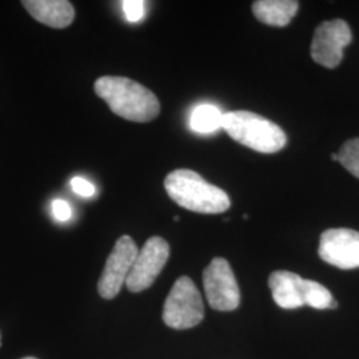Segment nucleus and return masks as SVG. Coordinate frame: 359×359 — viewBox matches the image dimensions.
Here are the masks:
<instances>
[{"mask_svg":"<svg viewBox=\"0 0 359 359\" xmlns=\"http://www.w3.org/2000/svg\"><path fill=\"white\" fill-rule=\"evenodd\" d=\"M95 92L115 115L129 121L147 123L160 114V103L154 92L128 77H99Z\"/></svg>","mask_w":359,"mask_h":359,"instance_id":"f257e3e1","label":"nucleus"},{"mask_svg":"<svg viewBox=\"0 0 359 359\" xmlns=\"http://www.w3.org/2000/svg\"><path fill=\"white\" fill-rule=\"evenodd\" d=\"M168 196L181 208L196 213L218 215L229 209L228 194L216 185L209 184L197 172L176 169L164 181Z\"/></svg>","mask_w":359,"mask_h":359,"instance_id":"f03ea898","label":"nucleus"},{"mask_svg":"<svg viewBox=\"0 0 359 359\" xmlns=\"http://www.w3.org/2000/svg\"><path fill=\"white\" fill-rule=\"evenodd\" d=\"M222 129L233 140L259 154H276L286 145V135L276 123L249 111L224 114Z\"/></svg>","mask_w":359,"mask_h":359,"instance_id":"7ed1b4c3","label":"nucleus"},{"mask_svg":"<svg viewBox=\"0 0 359 359\" xmlns=\"http://www.w3.org/2000/svg\"><path fill=\"white\" fill-rule=\"evenodd\" d=\"M204 302L197 286L189 277H180L164 304L165 325L176 330L192 329L204 320Z\"/></svg>","mask_w":359,"mask_h":359,"instance_id":"20e7f679","label":"nucleus"},{"mask_svg":"<svg viewBox=\"0 0 359 359\" xmlns=\"http://www.w3.org/2000/svg\"><path fill=\"white\" fill-rule=\"evenodd\" d=\"M206 299L210 308L231 311L240 305V289L234 273L225 258H213L203 273Z\"/></svg>","mask_w":359,"mask_h":359,"instance_id":"39448f33","label":"nucleus"},{"mask_svg":"<svg viewBox=\"0 0 359 359\" xmlns=\"http://www.w3.org/2000/svg\"><path fill=\"white\" fill-rule=\"evenodd\" d=\"M351 29L345 20L334 19L317 27L310 53L317 65L333 69L342 62L344 50L351 43Z\"/></svg>","mask_w":359,"mask_h":359,"instance_id":"423d86ee","label":"nucleus"},{"mask_svg":"<svg viewBox=\"0 0 359 359\" xmlns=\"http://www.w3.org/2000/svg\"><path fill=\"white\" fill-rule=\"evenodd\" d=\"M137 255V245L129 236H123L116 241L97 283L99 294L105 299H112L120 293L121 286L127 283Z\"/></svg>","mask_w":359,"mask_h":359,"instance_id":"0eeeda50","label":"nucleus"},{"mask_svg":"<svg viewBox=\"0 0 359 359\" xmlns=\"http://www.w3.org/2000/svg\"><path fill=\"white\" fill-rule=\"evenodd\" d=\"M169 244L161 237H151L142 250H139L137 258L130 269L127 278V287L132 293H140L151 287L156 278L164 269L169 258Z\"/></svg>","mask_w":359,"mask_h":359,"instance_id":"6e6552de","label":"nucleus"},{"mask_svg":"<svg viewBox=\"0 0 359 359\" xmlns=\"http://www.w3.org/2000/svg\"><path fill=\"white\" fill-rule=\"evenodd\" d=\"M318 255L322 259L342 270L359 268V231L335 228L323 231Z\"/></svg>","mask_w":359,"mask_h":359,"instance_id":"1a4fd4ad","label":"nucleus"},{"mask_svg":"<svg viewBox=\"0 0 359 359\" xmlns=\"http://www.w3.org/2000/svg\"><path fill=\"white\" fill-rule=\"evenodd\" d=\"M22 4L35 20L52 28H65L75 19V8L67 0H25Z\"/></svg>","mask_w":359,"mask_h":359,"instance_id":"9d476101","label":"nucleus"},{"mask_svg":"<svg viewBox=\"0 0 359 359\" xmlns=\"http://www.w3.org/2000/svg\"><path fill=\"white\" fill-rule=\"evenodd\" d=\"M304 278L287 270L273 271L269 277V287L274 302L280 308L298 309L305 306L302 299Z\"/></svg>","mask_w":359,"mask_h":359,"instance_id":"9b49d317","label":"nucleus"},{"mask_svg":"<svg viewBox=\"0 0 359 359\" xmlns=\"http://www.w3.org/2000/svg\"><path fill=\"white\" fill-rule=\"evenodd\" d=\"M299 8L295 0H258L253 3L257 19L268 26H287Z\"/></svg>","mask_w":359,"mask_h":359,"instance_id":"f8f14e48","label":"nucleus"},{"mask_svg":"<svg viewBox=\"0 0 359 359\" xmlns=\"http://www.w3.org/2000/svg\"><path fill=\"white\" fill-rule=\"evenodd\" d=\"M189 126L198 135L215 133L224 126V114L213 104H201L193 109Z\"/></svg>","mask_w":359,"mask_h":359,"instance_id":"ddd939ff","label":"nucleus"},{"mask_svg":"<svg viewBox=\"0 0 359 359\" xmlns=\"http://www.w3.org/2000/svg\"><path fill=\"white\" fill-rule=\"evenodd\" d=\"M302 299L304 305L313 309H335L337 302L333 299V295L321 283L305 280L302 283Z\"/></svg>","mask_w":359,"mask_h":359,"instance_id":"4468645a","label":"nucleus"},{"mask_svg":"<svg viewBox=\"0 0 359 359\" xmlns=\"http://www.w3.org/2000/svg\"><path fill=\"white\" fill-rule=\"evenodd\" d=\"M338 163L359 179V137L347 140L338 152Z\"/></svg>","mask_w":359,"mask_h":359,"instance_id":"2eb2a0df","label":"nucleus"},{"mask_svg":"<svg viewBox=\"0 0 359 359\" xmlns=\"http://www.w3.org/2000/svg\"><path fill=\"white\" fill-rule=\"evenodd\" d=\"M121 4L128 22L137 23L142 20L145 11V3L142 0H126Z\"/></svg>","mask_w":359,"mask_h":359,"instance_id":"dca6fc26","label":"nucleus"},{"mask_svg":"<svg viewBox=\"0 0 359 359\" xmlns=\"http://www.w3.org/2000/svg\"><path fill=\"white\" fill-rule=\"evenodd\" d=\"M71 188L76 194L86 198H90L96 194L95 185L84 177H74L71 180Z\"/></svg>","mask_w":359,"mask_h":359,"instance_id":"f3484780","label":"nucleus"},{"mask_svg":"<svg viewBox=\"0 0 359 359\" xmlns=\"http://www.w3.org/2000/svg\"><path fill=\"white\" fill-rule=\"evenodd\" d=\"M52 213L53 217L60 222H65L72 217V208L62 198H56L52 201Z\"/></svg>","mask_w":359,"mask_h":359,"instance_id":"a211bd4d","label":"nucleus"},{"mask_svg":"<svg viewBox=\"0 0 359 359\" xmlns=\"http://www.w3.org/2000/svg\"><path fill=\"white\" fill-rule=\"evenodd\" d=\"M332 158H333L334 161H338V154H332Z\"/></svg>","mask_w":359,"mask_h":359,"instance_id":"6ab92c4d","label":"nucleus"},{"mask_svg":"<svg viewBox=\"0 0 359 359\" xmlns=\"http://www.w3.org/2000/svg\"><path fill=\"white\" fill-rule=\"evenodd\" d=\"M22 359H38V358H34V357H26V358H22Z\"/></svg>","mask_w":359,"mask_h":359,"instance_id":"aec40b11","label":"nucleus"}]
</instances>
